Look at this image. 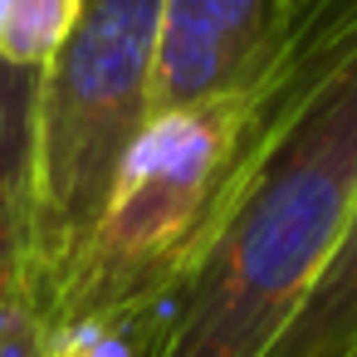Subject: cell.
<instances>
[{
    "mask_svg": "<svg viewBox=\"0 0 357 357\" xmlns=\"http://www.w3.org/2000/svg\"><path fill=\"white\" fill-rule=\"evenodd\" d=\"M50 337H54L50 294L40 289V274H35L0 318V357H50Z\"/></svg>",
    "mask_w": 357,
    "mask_h": 357,
    "instance_id": "7",
    "label": "cell"
},
{
    "mask_svg": "<svg viewBox=\"0 0 357 357\" xmlns=\"http://www.w3.org/2000/svg\"><path fill=\"white\" fill-rule=\"evenodd\" d=\"M162 0H79L35 89V274L50 308L157 118Z\"/></svg>",
    "mask_w": 357,
    "mask_h": 357,
    "instance_id": "2",
    "label": "cell"
},
{
    "mask_svg": "<svg viewBox=\"0 0 357 357\" xmlns=\"http://www.w3.org/2000/svg\"><path fill=\"white\" fill-rule=\"evenodd\" d=\"M264 357H357V211L318 284Z\"/></svg>",
    "mask_w": 357,
    "mask_h": 357,
    "instance_id": "5",
    "label": "cell"
},
{
    "mask_svg": "<svg viewBox=\"0 0 357 357\" xmlns=\"http://www.w3.org/2000/svg\"><path fill=\"white\" fill-rule=\"evenodd\" d=\"M284 35V0H162L157 113L255 84Z\"/></svg>",
    "mask_w": 357,
    "mask_h": 357,
    "instance_id": "3",
    "label": "cell"
},
{
    "mask_svg": "<svg viewBox=\"0 0 357 357\" xmlns=\"http://www.w3.org/2000/svg\"><path fill=\"white\" fill-rule=\"evenodd\" d=\"M74 15H79V0H10L6 35H0V64L45 69L64 45Z\"/></svg>",
    "mask_w": 357,
    "mask_h": 357,
    "instance_id": "6",
    "label": "cell"
},
{
    "mask_svg": "<svg viewBox=\"0 0 357 357\" xmlns=\"http://www.w3.org/2000/svg\"><path fill=\"white\" fill-rule=\"evenodd\" d=\"M323 6H328V0H284V30L294 35V30H298L313 10H323Z\"/></svg>",
    "mask_w": 357,
    "mask_h": 357,
    "instance_id": "8",
    "label": "cell"
},
{
    "mask_svg": "<svg viewBox=\"0 0 357 357\" xmlns=\"http://www.w3.org/2000/svg\"><path fill=\"white\" fill-rule=\"evenodd\" d=\"M357 211V54L298 108L245 176L152 357H264Z\"/></svg>",
    "mask_w": 357,
    "mask_h": 357,
    "instance_id": "1",
    "label": "cell"
},
{
    "mask_svg": "<svg viewBox=\"0 0 357 357\" xmlns=\"http://www.w3.org/2000/svg\"><path fill=\"white\" fill-rule=\"evenodd\" d=\"M6 15H10V0H0V35H6Z\"/></svg>",
    "mask_w": 357,
    "mask_h": 357,
    "instance_id": "9",
    "label": "cell"
},
{
    "mask_svg": "<svg viewBox=\"0 0 357 357\" xmlns=\"http://www.w3.org/2000/svg\"><path fill=\"white\" fill-rule=\"evenodd\" d=\"M35 89L40 69L0 64V318L35 279Z\"/></svg>",
    "mask_w": 357,
    "mask_h": 357,
    "instance_id": "4",
    "label": "cell"
}]
</instances>
